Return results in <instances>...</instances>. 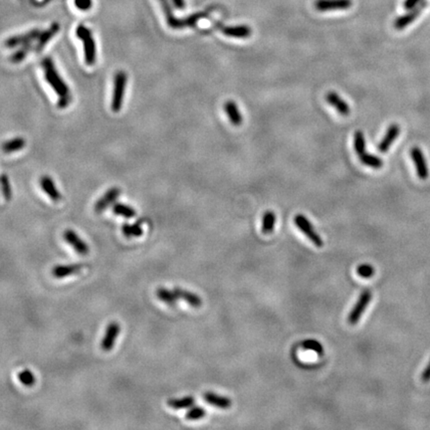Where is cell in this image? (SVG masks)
Instances as JSON below:
<instances>
[{
    "label": "cell",
    "mask_w": 430,
    "mask_h": 430,
    "mask_svg": "<svg viewBox=\"0 0 430 430\" xmlns=\"http://www.w3.org/2000/svg\"><path fill=\"white\" fill-rule=\"evenodd\" d=\"M76 36L82 40L84 46L85 62L88 66H93L97 61L96 43L91 30L83 24H80L76 29Z\"/></svg>",
    "instance_id": "2"
},
{
    "label": "cell",
    "mask_w": 430,
    "mask_h": 430,
    "mask_svg": "<svg viewBox=\"0 0 430 430\" xmlns=\"http://www.w3.org/2000/svg\"><path fill=\"white\" fill-rule=\"evenodd\" d=\"M357 273L362 278L370 279V278H372L373 275H374L375 271H374V268H373L372 265H370V264H363V265H360L357 268Z\"/></svg>",
    "instance_id": "34"
},
{
    "label": "cell",
    "mask_w": 430,
    "mask_h": 430,
    "mask_svg": "<svg viewBox=\"0 0 430 430\" xmlns=\"http://www.w3.org/2000/svg\"><path fill=\"white\" fill-rule=\"evenodd\" d=\"M40 185L42 187V189L44 190V192L55 202L61 201L62 196L60 193V191L58 190L55 182L53 181V179L49 176V175H43L40 179Z\"/></svg>",
    "instance_id": "14"
},
{
    "label": "cell",
    "mask_w": 430,
    "mask_h": 430,
    "mask_svg": "<svg viewBox=\"0 0 430 430\" xmlns=\"http://www.w3.org/2000/svg\"><path fill=\"white\" fill-rule=\"evenodd\" d=\"M203 399H204V401L207 402V403H209V404H211L213 406H216L218 408H222V409L229 408L231 404H232L231 400L228 399V398L222 397V396H218V395L213 394V393H206V394H204Z\"/></svg>",
    "instance_id": "21"
},
{
    "label": "cell",
    "mask_w": 430,
    "mask_h": 430,
    "mask_svg": "<svg viewBox=\"0 0 430 430\" xmlns=\"http://www.w3.org/2000/svg\"><path fill=\"white\" fill-rule=\"evenodd\" d=\"M372 298H373V294H372L371 290H365L361 294L359 300L357 301L353 310L348 314V317H347L348 324L356 325L361 320L362 316L365 313V310L368 308Z\"/></svg>",
    "instance_id": "4"
},
{
    "label": "cell",
    "mask_w": 430,
    "mask_h": 430,
    "mask_svg": "<svg viewBox=\"0 0 430 430\" xmlns=\"http://www.w3.org/2000/svg\"><path fill=\"white\" fill-rule=\"evenodd\" d=\"M31 50H32L31 43L23 45L21 48H19L16 52H14V53L11 55V57H10V61H11L12 63H15V64L20 63L21 61H23V60L26 58L27 54H28L29 52H30Z\"/></svg>",
    "instance_id": "31"
},
{
    "label": "cell",
    "mask_w": 430,
    "mask_h": 430,
    "mask_svg": "<svg viewBox=\"0 0 430 430\" xmlns=\"http://www.w3.org/2000/svg\"><path fill=\"white\" fill-rule=\"evenodd\" d=\"M127 81H128V76L125 71H118L115 73V78H114V92H113V98H112V104H111V108L115 113L120 112L123 107Z\"/></svg>",
    "instance_id": "3"
},
{
    "label": "cell",
    "mask_w": 430,
    "mask_h": 430,
    "mask_svg": "<svg viewBox=\"0 0 430 430\" xmlns=\"http://www.w3.org/2000/svg\"><path fill=\"white\" fill-rule=\"evenodd\" d=\"M0 186H1V191L4 199L7 201H10L12 197V190H11L9 178L6 174H2L0 176Z\"/></svg>",
    "instance_id": "32"
},
{
    "label": "cell",
    "mask_w": 430,
    "mask_h": 430,
    "mask_svg": "<svg viewBox=\"0 0 430 430\" xmlns=\"http://www.w3.org/2000/svg\"><path fill=\"white\" fill-rule=\"evenodd\" d=\"M85 268L84 264H71V265H59L52 269V275L58 278H65L77 273H80Z\"/></svg>",
    "instance_id": "13"
},
{
    "label": "cell",
    "mask_w": 430,
    "mask_h": 430,
    "mask_svg": "<svg viewBox=\"0 0 430 430\" xmlns=\"http://www.w3.org/2000/svg\"><path fill=\"white\" fill-rule=\"evenodd\" d=\"M421 380L423 382H428L430 381V361L426 366V368L424 369V371L421 373Z\"/></svg>",
    "instance_id": "39"
},
{
    "label": "cell",
    "mask_w": 430,
    "mask_h": 430,
    "mask_svg": "<svg viewBox=\"0 0 430 430\" xmlns=\"http://www.w3.org/2000/svg\"><path fill=\"white\" fill-rule=\"evenodd\" d=\"M400 133H401L400 126H398L396 124L392 125L388 128L384 138L381 140V142L378 144V149L381 152H386L388 150V148L392 146L393 143L396 141V139L399 137Z\"/></svg>",
    "instance_id": "18"
},
{
    "label": "cell",
    "mask_w": 430,
    "mask_h": 430,
    "mask_svg": "<svg viewBox=\"0 0 430 430\" xmlns=\"http://www.w3.org/2000/svg\"><path fill=\"white\" fill-rule=\"evenodd\" d=\"M25 145H26V141L21 137H17L2 143L1 149L4 153H12L22 149L23 147H25Z\"/></svg>",
    "instance_id": "23"
},
{
    "label": "cell",
    "mask_w": 430,
    "mask_h": 430,
    "mask_svg": "<svg viewBox=\"0 0 430 430\" xmlns=\"http://www.w3.org/2000/svg\"><path fill=\"white\" fill-rule=\"evenodd\" d=\"M224 109H225V112H226V114L228 115L229 121L231 122L232 125H234V126H240L242 124V121H243L242 115H241L239 109L237 108V105L235 104V102H233V101H227L225 103Z\"/></svg>",
    "instance_id": "22"
},
{
    "label": "cell",
    "mask_w": 430,
    "mask_h": 430,
    "mask_svg": "<svg viewBox=\"0 0 430 430\" xmlns=\"http://www.w3.org/2000/svg\"><path fill=\"white\" fill-rule=\"evenodd\" d=\"M422 1L424 0H404L403 2V7L407 10L414 8L415 6H417L418 4H420Z\"/></svg>",
    "instance_id": "38"
},
{
    "label": "cell",
    "mask_w": 430,
    "mask_h": 430,
    "mask_svg": "<svg viewBox=\"0 0 430 430\" xmlns=\"http://www.w3.org/2000/svg\"><path fill=\"white\" fill-rule=\"evenodd\" d=\"M196 402V400L193 397H185L183 399H179V400H170L168 402V405L173 408V409H183V408H188L190 406H192Z\"/></svg>",
    "instance_id": "29"
},
{
    "label": "cell",
    "mask_w": 430,
    "mask_h": 430,
    "mask_svg": "<svg viewBox=\"0 0 430 430\" xmlns=\"http://www.w3.org/2000/svg\"><path fill=\"white\" fill-rule=\"evenodd\" d=\"M64 239L74 248L77 253L81 255H87L90 252L89 246L81 239V237L78 236V234L74 230H66L64 233Z\"/></svg>",
    "instance_id": "11"
},
{
    "label": "cell",
    "mask_w": 430,
    "mask_h": 430,
    "mask_svg": "<svg viewBox=\"0 0 430 430\" xmlns=\"http://www.w3.org/2000/svg\"><path fill=\"white\" fill-rule=\"evenodd\" d=\"M41 31L39 29H32L28 31L27 33L24 34H19V35H15L12 37H9L8 39L5 40L4 45L7 48H14L16 46H20V45H25L31 43L33 40L38 39L39 35H40Z\"/></svg>",
    "instance_id": "8"
},
{
    "label": "cell",
    "mask_w": 430,
    "mask_h": 430,
    "mask_svg": "<svg viewBox=\"0 0 430 430\" xmlns=\"http://www.w3.org/2000/svg\"><path fill=\"white\" fill-rule=\"evenodd\" d=\"M173 5L175 6L176 9L178 10H183L186 6L185 4V0H172Z\"/></svg>",
    "instance_id": "40"
},
{
    "label": "cell",
    "mask_w": 430,
    "mask_h": 430,
    "mask_svg": "<svg viewBox=\"0 0 430 430\" xmlns=\"http://www.w3.org/2000/svg\"><path fill=\"white\" fill-rule=\"evenodd\" d=\"M113 211L116 215H121L125 218H133L137 215V211L131 206L124 203H115L113 206Z\"/></svg>",
    "instance_id": "26"
},
{
    "label": "cell",
    "mask_w": 430,
    "mask_h": 430,
    "mask_svg": "<svg viewBox=\"0 0 430 430\" xmlns=\"http://www.w3.org/2000/svg\"><path fill=\"white\" fill-rule=\"evenodd\" d=\"M75 6L82 11H88L91 9L93 2L92 0H74Z\"/></svg>",
    "instance_id": "37"
},
{
    "label": "cell",
    "mask_w": 430,
    "mask_h": 430,
    "mask_svg": "<svg viewBox=\"0 0 430 430\" xmlns=\"http://www.w3.org/2000/svg\"><path fill=\"white\" fill-rule=\"evenodd\" d=\"M353 6L351 0H316L315 8L318 11L346 10Z\"/></svg>",
    "instance_id": "7"
},
{
    "label": "cell",
    "mask_w": 430,
    "mask_h": 430,
    "mask_svg": "<svg viewBox=\"0 0 430 430\" xmlns=\"http://www.w3.org/2000/svg\"><path fill=\"white\" fill-rule=\"evenodd\" d=\"M206 414V411L200 406H194L191 407L187 412H186V419L188 420H197V419H201L202 417H204Z\"/></svg>",
    "instance_id": "35"
},
{
    "label": "cell",
    "mask_w": 430,
    "mask_h": 430,
    "mask_svg": "<svg viewBox=\"0 0 430 430\" xmlns=\"http://www.w3.org/2000/svg\"><path fill=\"white\" fill-rule=\"evenodd\" d=\"M162 7L164 9L166 18H167V22L168 25L172 29H182L184 28L183 26V19H178L173 15L172 12V8L171 7V4L169 2V0H160Z\"/></svg>",
    "instance_id": "19"
},
{
    "label": "cell",
    "mask_w": 430,
    "mask_h": 430,
    "mask_svg": "<svg viewBox=\"0 0 430 430\" xmlns=\"http://www.w3.org/2000/svg\"><path fill=\"white\" fill-rule=\"evenodd\" d=\"M157 297L170 306H174L178 300V297L173 290L170 291L166 288H159L157 290Z\"/></svg>",
    "instance_id": "24"
},
{
    "label": "cell",
    "mask_w": 430,
    "mask_h": 430,
    "mask_svg": "<svg viewBox=\"0 0 430 430\" xmlns=\"http://www.w3.org/2000/svg\"><path fill=\"white\" fill-rule=\"evenodd\" d=\"M360 160H361V162L365 166H368V167L373 168V169H375V170H378V169H380L383 166V162L378 157L373 155V154H370L368 152H365V153L361 154L360 155Z\"/></svg>",
    "instance_id": "27"
},
{
    "label": "cell",
    "mask_w": 430,
    "mask_h": 430,
    "mask_svg": "<svg viewBox=\"0 0 430 430\" xmlns=\"http://www.w3.org/2000/svg\"><path fill=\"white\" fill-rule=\"evenodd\" d=\"M123 233L126 237L132 238V237H140L143 233V227L141 221L136 222L133 225H130L128 223H125L123 225Z\"/></svg>",
    "instance_id": "28"
},
{
    "label": "cell",
    "mask_w": 430,
    "mask_h": 430,
    "mask_svg": "<svg viewBox=\"0 0 430 430\" xmlns=\"http://www.w3.org/2000/svg\"><path fill=\"white\" fill-rule=\"evenodd\" d=\"M121 333V326L116 322H112L108 325L105 337L102 340L101 347L105 351H110L115 346V340Z\"/></svg>",
    "instance_id": "9"
},
{
    "label": "cell",
    "mask_w": 430,
    "mask_h": 430,
    "mask_svg": "<svg viewBox=\"0 0 430 430\" xmlns=\"http://www.w3.org/2000/svg\"><path fill=\"white\" fill-rule=\"evenodd\" d=\"M220 31L228 36L233 38H248L251 36L252 30L247 25H238V26H222L218 25Z\"/></svg>",
    "instance_id": "16"
},
{
    "label": "cell",
    "mask_w": 430,
    "mask_h": 430,
    "mask_svg": "<svg viewBox=\"0 0 430 430\" xmlns=\"http://www.w3.org/2000/svg\"><path fill=\"white\" fill-rule=\"evenodd\" d=\"M42 67L44 70L46 81L57 93L58 97H59L58 107L60 109L67 108L72 100L71 92L69 90V87L67 86V84L64 82L62 77L59 75L53 60L50 57L44 58L42 61Z\"/></svg>",
    "instance_id": "1"
},
{
    "label": "cell",
    "mask_w": 430,
    "mask_h": 430,
    "mask_svg": "<svg viewBox=\"0 0 430 430\" xmlns=\"http://www.w3.org/2000/svg\"><path fill=\"white\" fill-rule=\"evenodd\" d=\"M173 291H174V293L176 294V296L178 297V299H182V300H184L188 305H190L191 307H194V308H200L201 305H202V300L201 299V297H199L197 294H194V293H191V292H189V291H186V290H183V289H180V288H178V287H176V288H174L173 289Z\"/></svg>",
    "instance_id": "20"
},
{
    "label": "cell",
    "mask_w": 430,
    "mask_h": 430,
    "mask_svg": "<svg viewBox=\"0 0 430 430\" xmlns=\"http://www.w3.org/2000/svg\"><path fill=\"white\" fill-rule=\"evenodd\" d=\"M427 2L426 1H422L420 4H418L417 6H415L412 9H409V11L405 14L402 15L401 17L397 18L395 21V28L398 30H402L405 27H407L409 24H411L415 19H417V17L420 15V13L424 10V8L426 7Z\"/></svg>",
    "instance_id": "6"
},
{
    "label": "cell",
    "mask_w": 430,
    "mask_h": 430,
    "mask_svg": "<svg viewBox=\"0 0 430 430\" xmlns=\"http://www.w3.org/2000/svg\"><path fill=\"white\" fill-rule=\"evenodd\" d=\"M276 222V216L273 211H266L262 219V232L264 234H270L273 232Z\"/></svg>",
    "instance_id": "25"
},
{
    "label": "cell",
    "mask_w": 430,
    "mask_h": 430,
    "mask_svg": "<svg viewBox=\"0 0 430 430\" xmlns=\"http://www.w3.org/2000/svg\"><path fill=\"white\" fill-rule=\"evenodd\" d=\"M410 155L415 165L418 177L420 179H426L428 177L429 172H428L427 164L425 162V158L423 155L422 150L419 147H413L411 148Z\"/></svg>",
    "instance_id": "10"
},
{
    "label": "cell",
    "mask_w": 430,
    "mask_h": 430,
    "mask_svg": "<svg viewBox=\"0 0 430 430\" xmlns=\"http://www.w3.org/2000/svg\"><path fill=\"white\" fill-rule=\"evenodd\" d=\"M18 379L25 386H32L36 382V378H35L34 373L30 372L29 370H24V371L18 373Z\"/></svg>",
    "instance_id": "33"
},
{
    "label": "cell",
    "mask_w": 430,
    "mask_h": 430,
    "mask_svg": "<svg viewBox=\"0 0 430 430\" xmlns=\"http://www.w3.org/2000/svg\"><path fill=\"white\" fill-rule=\"evenodd\" d=\"M59 30H60V24L57 22H54L51 24L49 29L41 32L38 37V42L35 46V51L38 53L41 52L43 48L46 46V44L57 34Z\"/></svg>",
    "instance_id": "15"
},
{
    "label": "cell",
    "mask_w": 430,
    "mask_h": 430,
    "mask_svg": "<svg viewBox=\"0 0 430 430\" xmlns=\"http://www.w3.org/2000/svg\"><path fill=\"white\" fill-rule=\"evenodd\" d=\"M302 346L305 349L313 350V351H315V353L319 354V355H323V353H324L323 345L320 344L318 341H316V340H306V341L302 342Z\"/></svg>",
    "instance_id": "36"
},
{
    "label": "cell",
    "mask_w": 430,
    "mask_h": 430,
    "mask_svg": "<svg viewBox=\"0 0 430 430\" xmlns=\"http://www.w3.org/2000/svg\"><path fill=\"white\" fill-rule=\"evenodd\" d=\"M294 222L297 225V227L301 230L309 238V240H311L315 244L317 247L323 246L324 242H323L321 236L316 232L312 223L303 214L296 215L295 218H294Z\"/></svg>",
    "instance_id": "5"
},
{
    "label": "cell",
    "mask_w": 430,
    "mask_h": 430,
    "mask_svg": "<svg viewBox=\"0 0 430 430\" xmlns=\"http://www.w3.org/2000/svg\"><path fill=\"white\" fill-rule=\"evenodd\" d=\"M354 146L358 155H361L366 152V140H365V136L363 132L361 131L356 132L355 139H354Z\"/></svg>",
    "instance_id": "30"
},
{
    "label": "cell",
    "mask_w": 430,
    "mask_h": 430,
    "mask_svg": "<svg viewBox=\"0 0 430 430\" xmlns=\"http://www.w3.org/2000/svg\"><path fill=\"white\" fill-rule=\"evenodd\" d=\"M326 100L328 101V103L331 106H333L334 108H336V110L339 112L340 115H349L350 109H349L348 105L346 104V102L344 101L337 93H335V92L328 93L327 96H326Z\"/></svg>",
    "instance_id": "17"
},
{
    "label": "cell",
    "mask_w": 430,
    "mask_h": 430,
    "mask_svg": "<svg viewBox=\"0 0 430 430\" xmlns=\"http://www.w3.org/2000/svg\"><path fill=\"white\" fill-rule=\"evenodd\" d=\"M121 194V190L118 187L110 188L99 201L95 203L94 209L97 213H101L105 211L111 204L115 202L118 197Z\"/></svg>",
    "instance_id": "12"
}]
</instances>
